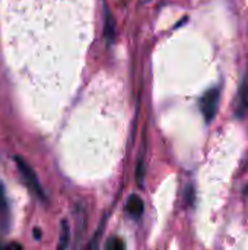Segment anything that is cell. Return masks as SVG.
Wrapping results in <instances>:
<instances>
[{
	"label": "cell",
	"mask_w": 248,
	"mask_h": 250,
	"mask_svg": "<svg viewBox=\"0 0 248 250\" xmlns=\"http://www.w3.org/2000/svg\"><path fill=\"white\" fill-rule=\"evenodd\" d=\"M15 161H16V166H18V168H19V173H20V176L23 177V180H25V183L29 186V189L39 198V199H42V201H45V195H44V192H42V188L39 186V182H38V179H37V176H35V173L32 171V168L20 158V157H16L15 158Z\"/></svg>",
	"instance_id": "1"
},
{
	"label": "cell",
	"mask_w": 248,
	"mask_h": 250,
	"mask_svg": "<svg viewBox=\"0 0 248 250\" xmlns=\"http://www.w3.org/2000/svg\"><path fill=\"white\" fill-rule=\"evenodd\" d=\"M218 103H219V89L218 88H213L203 95V98L200 101V107H202L206 122H210L215 117L216 110H218Z\"/></svg>",
	"instance_id": "2"
},
{
	"label": "cell",
	"mask_w": 248,
	"mask_h": 250,
	"mask_svg": "<svg viewBox=\"0 0 248 250\" xmlns=\"http://www.w3.org/2000/svg\"><path fill=\"white\" fill-rule=\"evenodd\" d=\"M127 209L130 212V215L133 218H140V215L143 214V201L137 196V195H132L129 198V204H127Z\"/></svg>",
	"instance_id": "3"
},
{
	"label": "cell",
	"mask_w": 248,
	"mask_h": 250,
	"mask_svg": "<svg viewBox=\"0 0 248 250\" xmlns=\"http://www.w3.org/2000/svg\"><path fill=\"white\" fill-rule=\"evenodd\" d=\"M69 242H70V227H69V223L66 220L61 221V227H60V243H58V248L60 249H66L69 246Z\"/></svg>",
	"instance_id": "4"
},
{
	"label": "cell",
	"mask_w": 248,
	"mask_h": 250,
	"mask_svg": "<svg viewBox=\"0 0 248 250\" xmlns=\"http://www.w3.org/2000/svg\"><path fill=\"white\" fill-rule=\"evenodd\" d=\"M105 37L110 42L114 40V21L110 10H105Z\"/></svg>",
	"instance_id": "5"
},
{
	"label": "cell",
	"mask_w": 248,
	"mask_h": 250,
	"mask_svg": "<svg viewBox=\"0 0 248 250\" xmlns=\"http://www.w3.org/2000/svg\"><path fill=\"white\" fill-rule=\"evenodd\" d=\"M107 249H110V250L124 249V243L121 242V239H118V237H113V239H110V240H108V243H107Z\"/></svg>",
	"instance_id": "6"
},
{
	"label": "cell",
	"mask_w": 248,
	"mask_h": 250,
	"mask_svg": "<svg viewBox=\"0 0 248 250\" xmlns=\"http://www.w3.org/2000/svg\"><path fill=\"white\" fill-rule=\"evenodd\" d=\"M0 214L7 215V204H6V199H4V193H3L1 186H0Z\"/></svg>",
	"instance_id": "7"
},
{
	"label": "cell",
	"mask_w": 248,
	"mask_h": 250,
	"mask_svg": "<svg viewBox=\"0 0 248 250\" xmlns=\"http://www.w3.org/2000/svg\"><path fill=\"white\" fill-rule=\"evenodd\" d=\"M34 234H35V237H39V236H41V234H39V231H38V230H35V233H34Z\"/></svg>",
	"instance_id": "8"
}]
</instances>
